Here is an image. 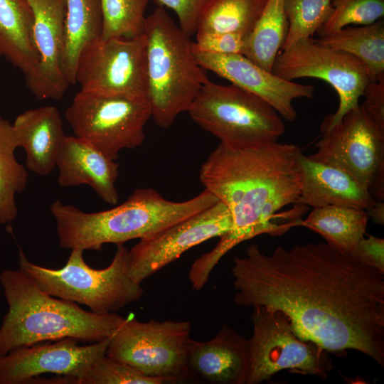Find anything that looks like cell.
Wrapping results in <instances>:
<instances>
[{
    "mask_svg": "<svg viewBox=\"0 0 384 384\" xmlns=\"http://www.w3.org/2000/svg\"><path fill=\"white\" fill-rule=\"evenodd\" d=\"M33 12L27 0H0V58L24 75L36 65Z\"/></svg>",
    "mask_w": 384,
    "mask_h": 384,
    "instance_id": "obj_22",
    "label": "cell"
},
{
    "mask_svg": "<svg viewBox=\"0 0 384 384\" xmlns=\"http://www.w3.org/2000/svg\"><path fill=\"white\" fill-rule=\"evenodd\" d=\"M384 0H332V12L316 32L319 37L347 26L368 25L383 17Z\"/></svg>",
    "mask_w": 384,
    "mask_h": 384,
    "instance_id": "obj_31",
    "label": "cell"
},
{
    "mask_svg": "<svg viewBox=\"0 0 384 384\" xmlns=\"http://www.w3.org/2000/svg\"><path fill=\"white\" fill-rule=\"evenodd\" d=\"M156 6L168 8L177 15L178 26L189 37L196 33L198 19L207 0H150Z\"/></svg>",
    "mask_w": 384,
    "mask_h": 384,
    "instance_id": "obj_34",
    "label": "cell"
},
{
    "mask_svg": "<svg viewBox=\"0 0 384 384\" xmlns=\"http://www.w3.org/2000/svg\"><path fill=\"white\" fill-rule=\"evenodd\" d=\"M75 79L82 91L145 97V35L106 39L99 37L89 42L78 58Z\"/></svg>",
    "mask_w": 384,
    "mask_h": 384,
    "instance_id": "obj_13",
    "label": "cell"
},
{
    "mask_svg": "<svg viewBox=\"0 0 384 384\" xmlns=\"http://www.w3.org/2000/svg\"><path fill=\"white\" fill-rule=\"evenodd\" d=\"M33 12V41L38 60L25 74L39 100H60L70 85L65 70V0H27Z\"/></svg>",
    "mask_w": 384,
    "mask_h": 384,
    "instance_id": "obj_16",
    "label": "cell"
},
{
    "mask_svg": "<svg viewBox=\"0 0 384 384\" xmlns=\"http://www.w3.org/2000/svg\"><path fill=\"white\" fill-rule=\"evenodd\" d=\"M368 217L377 224L383 225L384 224V202L377 201L367 210Z\"/></svg>",
    "mask_w": 384,
    "mask_h": 384,
    "instance_id": "obj_37",
    "label": "cell"
},
{
    "mask_svg": "<svg viewBox=\"0 0 384 384\" xmlns=\"http://www.w3.org/2000/svg\"><path fill=\"white\" fill-rule=\"evenodd\" d=\"M145 98L155 123L170 128L177 117L188 111L208 79L192 51V41L164 8L156 6L146 16Z\"/></svg>",
    "mask_w": 384,
    "mask_h": 384,
    "instance_id": "obj_5",
    "label": "cell"
},
{
    "mask_svg": "<svg viewBox=\"0 0 384 384\" xmlns=\"http://www.w3.org/2000/svg\"><path fill=\"white\" fill-rule=\"evenodd\" d=\"M192 51L203 69L208 70L260 97L287 121L297 119V113L293 105L295 99L314 96L315 88L313 85L281 78L244 55L207 53L194 48L193 43Z\"/></svg>",
    "mask_w": 384,
    "mask_h": 384,
    "instance_id": "obj_17",
    "label": "cell"
},
{
    "mask_svg": "<svg viewBox=\"0 0 384 384\" xmlns=\"http://www.w3.org/2000/svg\"><path fill=\"white\" fill-rule=\"evenodd\" d=\"M191 330L186 321L142 322L126 318L110 338L105 356L149 376L176 383L191 377Z\"/></svg>",
    "mask_w": 384,
    "mask_h": 384,
    "instance_id": "obj_9",
    "label": "cell"
},
{
    "mask_svg": "<svg viewBox=\"0 0 384 384\" xmlns=\"http://www.w3.org/2000/svg\"><path fill=\"white\" fill-rule=\"evenodd\" d=\"M272 73L293 81L314 78L326 81L338 94L336 111L326 116L321 133L337 124L349 110L359 106L366 85L370 82L368 70L355 56L321 46L314 38H305L287 49L281 50L273 65Z\"/></svg>",
    "mask_w": 384,
    "mask_h": 384,
    "instance_id": "obj_11",
    "label": "cell"
},
{
    "mask_svg": "<svg viewBox=\"0 0 384 384\" xmlns=\"http://www.w3.org/2000/svg\"><path fill=\"white\" fill-rule=\"evenodd\" d=\"M58 183L62 187L90 186L105 202L119 201L116 182L119 164L76 137L66 135L57 159Z\"/></svg>",
    "mask_w": 384,
    "mask_h": 384,
    "instance_id": "obj_19",
    "label": "cell"
},
{
    "mask_svg": "<svg viewBox=\"0 0 384 384\" xmlns=\"http://www.w3.org/2000/svg\"><path fill=\"white\" fill-rule=\"evenodd\" d=\"M83 250L73 249L65 266L50 269L31 262L19 249V270L48 294L82 304L97 314H110L139 300L144 292L129 275L127 248L117 245L110 265L96 270L83 257Z\"/></svg>",
    "mask_w": 384,
    "mask_h": 384,
    "instance_id": "obj_6",
    "label": "cell"
},
{
    "mask_svg": "<svg viewBox=\"0 0 384 384\" xmlns=\"http://www.w3.org/2000/svg\"><path fill=\"white\" fill-rule=\"evenodd\" d=\"M326 47L349 53L364 63L370 82L384 77V21L347 26L331 34L314 38Z\"/></svg>",
    "mask_w": 384,
    "mask_h": 384,
    "instance_id": "obj_24",
    "label": "cell"
},
{
    "mask_svg": "<svg viewBox=\"0 0 384 384\" xmlns=\"http://www.w3.org/2000/svg\"><path fill=\"white\" fill-rule=\"evenodd\" d=\"M109 338L85 346L64 338L22 346L0 356V384H27L45 373L78 380L88 368L105 355Z\"/></svg>",
    "mask_w": 384,
    "mask_h": 384,
    "instance_id": "obj_15",
    "label": "cell"
},
{
    "mask_svg": "<svg viewBox=\"0 0 384 384\" xmlns=\"http://www.w3.org/2000/svg\"><path fill=\"white\" fill-rule=\"evenodd\" d=\"M65 70L70 85L75 84L78 58L82 48L101 36L102 14L100 0H65Z\"/></svg>",
    "mask_w": 384,
    "mask_h": 384,
    "instance_id": "obj_26",
    "label": "cell"
},
{
    "mask_svg": "<svg viewBox=\"0 0 384 384\" xmlns=\"http://www.w3.org/2000/svg\"><path fill=\"white\" fill-rule=\"evenodd\" d=\"M321 134L313 161L341 169L366 186L374 200H384V132L358 106Z\"/></svg>",
    "mask_w": 384,
    "mask_h": 384,
    "instance_id": "obj_12",
    "label": "cell"
},
{
    "mask_svg": "<svg viewBox=\"0 0 384 384\" xmlns=\"http://www.w3.org/2000/svg\"><path fill=\"white\" fill-rule=\"evenodd\" d=\"M247 38L235 33H198L193 46L207 53L243 55Z\"/></svg>",
    "mask_w": 384,
    "mask_h": 384,
    "instance_id": "obj_33",
    "label": "cell"
},
{
    "mask_svg": "<svg viewBox=\"0 0 384 384\" xmlns=\"http://www.w3.org/2000/svg\"><path fill=\"white\" fill-rule=\"evenodd\" d=\"M289 28L285 50L305 38H311L328 21L332 0H284Z\"/></svg>",
    "mask_w": 384,
    "mask_h": 384,
    "instance_id": "obj_30",
    "label": "cell"
},
{
    "mask_svg": "<svg viewBox=\"0 0 384 384\" xmlns=\"http://www.w3.org/2000/svg\"><path fill=\"white\" fill-rule=\"evenodd\" d=\"M0 282L9 306L0 326V356L19 346L64 338L99 342L110 338L126 319L55 298L21 270L4 271Z\"/></svg>",
    "mask_w": 384,
    "mask_h": 384,
    "instance_id": "obj_4",
    "label": "cell"
},
{
    "mask_svg": "<svg viewBox=\"0 0 384 384\" xmlns=\"http://www.w3.org/2000/svg\"><path fill=\"white\" fill-rule=\"evenodd\" d=\"M233 221L228 208L220 201L171 225L133 246L127 252L130 277L142 282L180 256L208 240L231 231Z\"/></svg>",
    "mask_w": 384,
    "mask_h": 384,
    "instance_id": "obj_14",
    "label": "cell"
},
{
    "mask_svg": "<svg viewBox=\"0 0 384 384\" xmlns=\"http://www.w3.org/2000/svg\"><path fill=\"white\" fill-rule=\"evenodd\" d=\"M247 384H259L283 370L326 379L334 368L329 352L296 333L282 311L263 306L252 308Z\"/></svg>",
    "mask_w": 384,
    "mask_h": 384,
    "instance_id": "obj_10",
    "label": "cell"
},
{
    "mask_svg": "<svg viewBox=\"0 0 384 384\" xmlns=\"http://www.w3.org/2000/svg\"><path fill=\"white\" fill-rule=\"evenodd\" d=\"M368 218L362 208L326 206L313 208L306 219L299 220V226L319 234L328 245L348 255L366 235Z\"/></svg>",
    "mask_w": 384,
    "mask_h": 384,
    "instance_id": "obj_23",
    "label": "cell"
},
{
    "mask_svg": "<svg viewBox=\"0 0 384 384\" xmlns=\"http://www.w3.org/2000/svg\"><path fill=\"white\" fill-rule=\"evenodd\" d=\"M188 112L203 129L232 145L274 142L285 132L282 118L265 100L235 85L208 78Z\"/></svg>",
    "mask_w": 384,
    "mask_h": 384,
    "instance_id": "obj_7",
    "label": "cell"
},
{
    "mask_svg": "<svg viewBox=\"0 0 384 384\" xmlns=\"http://www.w3.org/2000/svg\"><path fill=\"white\" fill-rule=\"evenodd\" d=\"M149 1L100 0L102 14L100 37L133 38L143 34Z\"/></svg>",
    "mask_w": 384,
    "mask_h": 384,
    "instance_id": "obj_29",
    "label": "cell"
},
{
    "mask_svg": "<svg viewBox=\"0 0 384 384\" xmlns=\"http://www.w3.org/2000/svg\"><path fill=\"white\" fill-rule=\"evenodd\" d=\"M13 124L0 114V225L11 224L18 214L16 194L26 187L28 174L16 160Z\"/></svg>",
    "mask_w": 384,
    "mask_h": 384,
    "instance_id": "obj_28",
    "label": "cell"
},
{
    "mask_svg": "<svg viewBox=\"0 0 384 384\" xmlns=\"http://www.w3.org/2000/svg\"><path fill=\"white\" fill-rule=\"evenodd\" d=\"M65 116L75 137L116 161L143 144L151 111L144 97L80 90Z\"/></svg>",
    "mask_w": 384,
    "mask_h": 384,
    "instance_id": "obj_8",
    "label": "cell"
},
{
    "mask_svg": "<svg viewBox=\"0 0 384 384\" xmlns=\"http://www.w3.org/2000/svg\"><path fill=\"white\" fill-rule=\"evenodd\" d=\"M162 378L144 374L135 368L105 355L95 361L80 378L78 384H165Z\"/></svg>",
    "mask_w": 384,
    "mask_h": 384,
    "instance_id": "obj_32",
    "label": "cell"
},
{
    "mask_svg": "<svg viewBox=\"0 0 384 384\" xmlns=\"http://www.w3.org/2000/svg\"><path fill=\"white\" fill-rule=\"evenodd\" d=\"M231 274L238 306L279 310L302 339L384 366V272L319 242L270 254L250 244Z\"/></svg>",
    "mask_w": 384,
    "mask_h": 384,
    "instance_id": "obj_1",
    "label": "cell"
},
{
    "mask_svg": "<svg viewBox=\"0 0 384 384\" xmlns=\"http://www.w3.org/2000/svg\"><path fill=\"white\" fill-rule=\"evenodd\" d=\"M217 202L206 189L191 199L176 202L151 188H139L122 204L108 210L87 213L58 200L50 210L60 247L100 250L105 244L117 245L151 236Z\"/></svg>",
    "mask_w": 384,
    "mask_h": 384,
    "instance_id": "obj_3",
    "label": "cell"
},
{
    "mask_svg": "<svg viewBox=\"0 0 384 384\" xmlns=\"http://www.w3.org/2000/svg\"><path fill=\"white\" fill-rule=\"evenodd\" d=\"M267 1L207 0L201 13L196 33H235L248 36Z\"/></svg>",
    "mask_w": 384,
    "mask_h": 384,
    "instance_id": "obj_27",
    "label": "cell"
},
{
    "mask_svg": "<svg viewBox=\"0 0 384 384\" xmlns=\"http://www.w3.org/2000/svg\"><path fill=\"white\" fill-rule=\"evenodd\" d=\"M249 340L228 324L210 340L191 339L188 364L191 375L213 384H247L250 372Z\"/></svg>",
    "mask_w": 384,
    "mask_h": 384,
    "instance_id": "obj_18",
    "label": "cell"
},
{
    "mask_svg": "<svg viewBox=\"0 0 384 384\" xmlns=\"http://www.w3.org/2000/svg\"><path fill=\"white\" fill-rule=\"evenodd\" d=\"M302 185L298 205L313 208L343 206L367 210L375 200L368 189L346 171L302 157Z\"/></svg>",
    "mask_w": 384,
    "mask_h": 384,
    "instance_id": "obj_21",
    "label": "cell"
},
{
    "mask_svg": "<svg viewBox=\"0 0 384 384\" xmlns=\"http://www.w3.org/2000/svg\"><path fill=\"white\" fill-rule=\"evenodd\" d=\"M12 124L18 147L25 151L27 168L39 176L49 175L66 136L58 110L48 105L28 110Z\"/></svg>",
    "mask_w": 384,
    "mask_h": 384,
    "instance_id": "obj_20",
    "label": "cell"
},
{
    "mask_svg": "<svg viewBox=\"0 0 384 384\" xmlns=\"http://www.w3.org/2000/svg\"><path fill=\"white\" fill-rule=\"evenodd\" d=\"M362 265L384 272V239L371 235L363 237L348 254Z\"/></svg>",
    "mask_w": 384,
    "mask_h": 384,
    "instance_id": "obj_35",
    "label": "cell"
},
{
    "mask_svg": "<svg viewBox=\"0 0 384 384\" xmlns=\"http://www.w3.org/2000/svg\"><path fill=\"white\" fill-rule=\"evenodd\" d=\"M288 28L284 0H267L247 38L243 55L263 69L272 72L274 60L286 41Z\"/></svg>",
    "mask_w": 384,
    "mask_h": 384,
    "instance_id": "obj_25",
    "label": "cell"
},
{
    "mask_svg": "<svg viewBox=\"0 0 384 384\" xmlns=\"http://www.w3.org/2000/svg\"><path fill=\"white\" fill-rule=\"evenodd\" d=\"M362 97L365 100L360 107L373 124L384 132V77L370 82Z\"/></svg>",
    "mask_w": 384,
    "mask_h": 384,
    "instance_id": "obj_36",
    "label": "cell"
},
{
    "mask_svg": "<svg viewBox=\"0 0 384 384\" xmlns=\"http://www.w3.org/2000/svg\"><path fill=\"white\" fill-rule=\"evenodd\" d=\"M302 152L295 144L238 146L220 142L203 163L199 178L205 189L228 209L233 228L191 265L188 279L201 289L220 260L235 246L257 235H280L299 226L306 206H297L302 185Z\"/></svg>",
    "mask_w": 384,
    "mask_h": 384,
    "instance_id": "obj_2",
    "label": "cell"
}]
</instances>
